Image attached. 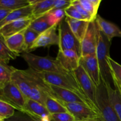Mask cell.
Listing matches in <instances>:
<instances>
[{"mask_svg": "<svg viewBox=\"0 0 121 121\" xmlns=\"http://www.w3.org/2000/svg\"><path fill=\"white\" fill-rule=\"evenodd\" d=\"M11 81L27 99H33L44 105L47 94L41 88L39 78L34 70L30 68L27 70L15 69L12 74Z\"/></svg>", "mask_w": 121, "mask_h": 121, "instance_id": "6da1fadb", "label": "cell"}, {"mask_svg": "<svg viewBox=\"0 0 121 121\" xmlns=\"http://www.w3.org/2000/svg\"><path fill=\"white\" fill-rule=\"evenodd\" d=\"M35 72L47 85L69 90L86 98L82 91L73 72L66 73Z\"/></svg>", "mask_w": 121, "mask_h": 121, "instance_id": "7a4b0ae2", "label": "cell"}, {"mask_svg": "<svg viewBox=\"0 0 121 121\" xmlns=\"http://www.w3.org/2000/svg\"><path fill=\"white\" fill-rule=\"evenodd\" d=\"M21 57L28 65L29 68L35 72L41 73H70L63 69L56 58L39 56L27 52L22 53Z\"/></svg>", "mask_w": 121, "mask_h": 121, "instance_id": "3957f363", "label": "cell"}, {"mask_svg": "<svg viewBox=\"0 0 121 121\" xmlns=\"http://www.w3.org/2000/svg\"><path fill=\"white\" fill-rule=\"evenodd\" d=\"M99 40L96 54L99 63L100 78L105 83H111V82H113V80L108 59L110 57L109 52L111 41L108 39L99 29Z\"/></svg>", "mask_w": 121, "mask_h": 121, "instance_id": "277c9868", "label": "cell"}, {"mask_svg": "<svg viewBox=\"0 0 121 121\" xmlns=\"http://www.w3.org/2000/svg\"><path fill=\"white\" fill-rule=\"evenodd\" d=\"M96 106L102 121H120L110 102L106 84L102 80L96 87Z\"/></svg>", "mask_w": 121, "mask_h": 121, "instance_id": "5b68a950", "label": "cell"}, {"mask_svg": "<svg viewBox=\"0 0 121 121\" xmlns=\"http://www.w3.org/2000/svg\"><path fill=\"white\" fill-rule=\"evenodd\" d=\"M0 99L13 106L18 112L24 113L27 98L12 81L0 89Z\"/></svg>", "mask_w": 121, "mask_h": 121, "instance_id": "8992f818", "label": "cell"}, {"mask_svg": "<svg viewBox=\"0 0 121 121\" xmlns=\"http://www.w3.org/2000/svg\"><path fill=\"white\" fill-rule=\"evenodd\" d=\"M73 73L85 96L88 99L93 108L99 113L97 108L96 101L97 87L95 85L93 82L80 65L73 72Z\"/></svg>", "mask_w": 121, "mask_h": 121, "instance_id": "52a82bcc", "label": "cell"}, {"mask_svg": "<svg viewBox=\"0 0 121 121\" xmlns=\"http://www.w3.org/2000/svg\"><path fill=\"white\" fill-rule=\"evenodd\" d=\"M58 32L59 35V50H71L75 51L80 56V43L73 34L65 19L59 24Z\"/></svg>", "mask_w": 121, "mask_h": 121, "instance_id": "ba28073f", "label": "cell"}, {"mask_svg": "<svg viewBox=\"0 0 121 121\" xmlns=\"http://www.w3.org/2000/svg\"><path fill=\"white\" fill-rule=\"evenodd\" d=\"M61 104L65 106L67 112L73 116L76 121H86L101 118L99 112L86 104L66 102H63Z\"/></svg>", "mask_w": 121, "mask_h": 121, "instance_id": "9c48e42d", "label": "cell"}, {"mask_svg": "<svg viewBox=\"0 0 121 121\" xmlns=\"http://www.w3.org/2000/svg\"><path fill=\"white\" fill-rule=\"evenodd\" d=\"M99 28L95 20L90 22L85 37L80 43V57L95 54L99 40Z\"/></svg>", "mask_w": 121, "mask_h": 121, "instance_id": "30bf717a", "label": "cell"}, {"mask_svg": "<svg viewBox=\"0 0 121 121\" xmlns=\"http://www.w3.org/2000/svg\"><path fill=\"white\" fill-rule=\"evenodd\" d=\"M80 65L91 78L95 85L98 87L100 83V73L96 54L80 57Z\"/></svg>", "mask_w": 121, "mask_h": 121, "instance_id": "8fae6325", "label": "cell"}, {"mask_svg": "<svg viewBox=\"0 0 121 121\" xmlns=\"http://www.w3.org/2000/svg\"><path fill=\"white\" fill-rule=\"evenodd\" d=\"M80 56L75 51L59 50L56 60L60 66L67 72H73L80 66Z\"/></svg>", "mask_w": 121, "mask_h": 121, "instance_id": "7c38bea8", "label": "cell"}, {"mask_svg": "<svg viewBox=\"0 0 121 121\" xmlns=\"http://www.w3.org/2000/svg\"><path fill=\"white\" fill-rule=\"evenodd\" d=\"M57 26H53L41 33L34 42L31 52L40 47H48L53 45H59V32L57 31Z\"/></svg>", "mask_w": 121, "mask_h": 121, "instance_id": "4fadbf2b", "label": "cell"}, {"mask_svg": "<svg viewBox=\"0 0 121 121\" xmlns=\"http://www.w3.org/2000/svg\"><path fill=\"white\" fill-rule=\"evenodd\" d=\"M32 17L19 19L5 25L0 28V34L5 38L24 31L33 21Z\"/></svg>", "mask_w": 121, "mask_h": 121, "instance_id": "5bb4252c", "label": "cell"}, {"mask_svg": "<svg viewBox=\"0 0 121 121\" xmlns=\"http://www.w3.org/2000/svg\"><path fill=\"white\" fill-rule=\"evenodd\" d=\"M95 21L99 29L110 41L115 37L121 38V30L113 22L107 21L99 15L96 17Z\"/></svg>", "mask_w": 121, "mask_h": 121, "instance_id": "9a60e30c", "label": "cell"}, {"mask_svg": "<svg viewBox=\"0 0 121 121\" xmlns=\"http://www.w3.org/2000/svg\"><path fill=\"white\" fill-rule=\"evenodd\" d=\"M55 0H34L30 1L32 5V17L33 20L46 15L52 11Z\"/></svg>", "mask_w": 121, "mask_h": 121, "instance_id": "2e32d148", "label": "cell"}, {"mask_svg": "<svg viewBox=\"0 0 121 121\" xmlns=\"http://www.w3.org/2000/svg\"><path fill=\"white\" fill-rule=\"evenodd\" d=\"M65 20L76 38L79 40V42L81 43L87 31L90 22L72 19L67 17H65Z\"/></svg>", "mask_w": 121, "mask_h": 121, "instance_id": "e0dca14e", "label": "cell"}, {"mask_svg": "<svg viewBox=\"0 0 121 121\" xmlns=\"http://www.w3.org/2000/svg\"><path fill=\"white\" fill-rule=\"evenodd\" d=\"M32 10H33V7H32L31 5L30 4L27 7L13 11L0 23V28H1L5 25L13 22V21H15V20L21 18H25L32 17Z\"/></svg>", "mask_w": 121, "mask_h": 121, "instance_id": "ac0fdd59", "label": "cell"}, {"mask_svg": "<svg viewBox=\"0 0 121 121\" xmlns=\"http://www.w3.org/2000/svg\"><path fill=\"white\" fill-rule=\"evenodd\" d=\"M24 31L14 34L5 39L6 44L9 49L18 55H20V53H24Z\"/></svg>", "mask_w": 121, "mask_h": 121, "instance_id": "d6986e66", "label": "cell"}, {"mask_svg": "<svg viewBox=\"0 0 121 121\" xmlns=\"http://www.w3.org/2000/svg\"><path fill=\"white\" fill-rule=\"evenodd\" d=\"M106 86L111 105L119 121H121V93L118 89L115 87L113 89L111 83L106 84Z\"/></svg>", "mask_w": 121, "mask_h": 121, "instance_id": "ffe728a7", "label": "cell"}, {"mask_svg": "<svg viewBox=\"0 0 121 121\" xmlns=\"http://www.w3.org/2000/svg\"><path fill=\"white\" fill-rule=\"evenodd\" d=\"M44 105L50 115L67 112L65 106L58 100L47 95L44 99Z\"/></svg>", "mask_w": 121, "mask_h": 121, "instance_id": "44dd1931", "label": "cell"}, {"mask_svg": "<svg viewBox=\"0 0 121 121\" xmlns=\"http://www.w3.org/2000/svg\"><path fill=\"white\" fill-rule=\"evenodd\" d=\"M15 68L0 60V89L11 81V77Z\"/></svg>", "mask_w": 121, "mask_h": 121, "instance_id": "7402d4cb", "label": "cell"}, {"mask_svg": "<svg viewBox=\"0 0 121 121\" xmlns=\"http://www.w3.org/2000/svg\"><path fill=\"white\" fill-rule=\"evenodd\" d=\"M18 56L9 49L6 44L5 39L0 34V60L8 64L10 60L15 59Z\"/></svg>", "mask_w": 121, "mask_h": 121, "instance_id": "603a6c76", "label": "cell"}, {"mask_svg": "<svg viewBox=\"0 0 121 121\" xmlns=\"http://www.w3.org/2000/svg\"><path fill=\"white\" fill-rule=\"evenodd\" d=\"M79 3L82 8L88 13L94 20H96L98 16V11L99 9L101 0H78Z\"/></svg>", "mask_w": 121, "mask_h": 121, "instance_id": "cb8c5ba5", "label": "cell"}, {"mask_svg": "<svg viewBox=\"0 0 121 121\" xmlns=\"http://www.w3.org/2000/svg\"><path fill=\"white\" fill-rule=\"evenodd\" d=\"M51 27H52L48 22L47 14H46L38 18L33 20L28 28L33 30L39 34H41Z\"/></svg>", "mask_w": 121, "mask_h": 121, "instance_id": "d4e9b609", "label": "cell"}, {"mask_svg": "<svg viewBox=\"0 0 121 121\" xmlns=\"http://www.w3.org/2000/svg\"><path fill=\"white\" fill-rule=\"evenodd\" d=\"M29 5L28 0H0V9L15 10Z\"/></svg>", "mask_w": 121, "mask_h": 121, "instance_id": "484cf974", "label": "cell"}, {"mask_svg": "<svg viewBox=\"0 0 121 121\" xmlns=\"http://www.w3.org/2000/svg\"><path fill=\"white\" fill-rule=\"evenodd\" d=\"M40 34L30 28H27L25 30L24 35V53H30L31 47H33L34 42Z\"/></svg>", "mask_w": 121, "mask_h": 121, "instance_id": "4316f807", "label": "cell"}, {"mask_svg": "<svg viewBox=\"0 0 121 121\" xmlns=\"http://www.w3.org/2000/svg\"><path fill=\"white\" fill-rule=\"evenodd\" d=\"M15 110L13 106L0 99V119L2 121L11 118L15 114Z\"/></svg>", "mask_w": 121, "mask_h": 121, "instance_id": "83f0119b", "label": "cell"}, {"mask_svg": "<svg viewBox=\"0 0 121 121\" xmlns=\"http://www.w3.org/2000/svg\"><path fill=\"white\" fill-rule=\"evenodd\" d=\"M65 16V9L53 10L47 14L48 22L52 27L59 25L62 20H64Z\"/></svg>", "mask_w": 121, "mask_h": 121, "instance_id": "f1b7e54d", "label": "cell"}, {"mask_svg": "<svg viewBox=\"0 0 121 121\" xmlns=\"http://www.w3.org/2000/svg\"><path fill=\"white\" fill-rule=\"evenodd\" d=\"M65 12L66 17H69L72 19H75V20L87 21V20L79 13V11L76 8V7L73 5L71 4L69 7L66 8L65 9Z\"/></svg>", "mask_w": 121, "mask_h": 121, "instance_id": "f546056e", "label": "cell"}, {"mask_svg": "<svg viewBox=\"0 0 121 121\" xmlns=\"http://www.w3.org/2000/svg\"><path fill=\"white\" fill-rule=\"evenodd\" d=\"M108 61L112 72V76H113L121 82V65L113 60L111 57L109 58Z\"/></svg>", "mask_w": 121, "mask_h": 121, "instance_id": "4dcf8cb0", "label": "cell"}, {"mask_svg": "<svg viewBox=\"0 0 121 121\" xmlns=\"http://www.w3.org/2000/svg\"><path fill=\"white\" fill-rule=\"evenodd\" d=\"M51 119L52 121H76L68 112L51 115Z\"/></svg>", "mask_w": 121, "mask_h": 121, "instance_id": "1f68e13d", "label": "cell"}, {"mask_svg": "<svg viewBox=\"0 0 121 121\" xmlns=\"http://www.w3.org/2000/svg\"><path fill=\"white\" fill-rule=\"evenodd\" d=\"M4 121H37L22 112H15V114L9 119Z\"/></svg>", "mask_w": 121, "mask_h": 121, "instance_id": "d6a6232c", "label": "cell"}, {"mask_svg": "<svg viewBox=\"0 0 121 121\" xmlns=\"http://www.w3.org/2000/svg\"><path fill=\"white\" fill-rule=\"evenodd\" d=\"M72 4L73 5L76 7V9L79 11V13H80V14L87 20V21L91 22V21H93L95 20L93 18V17H92L88 13H87V12L82 8V7L80 5V4L79 3L78 0H72Z\"/></svg>", "mask_w": 121, "mask_h": 121, "instance_id": "836d02e7", "label": "cell"}, {"mask_svg": "<svg viewBox=\"0 0 121 121\" xmlns=\"http://www.w3.org/2000/svg\"><path fill=\"white\" fill-rule=\"evenodd\" d=\"M72 0H55L52 11L56 9H65L72 4Z\"/></svg>", "mask_w": 121, "mask_h": 121, "instance_id": "e575fe53", "label": "cell"}, {"mask_svg": "<svg viewBox=\"0 0 121 121\" xmlns=\"http://www.w3.org/2000/svg\"><path fill=\"white\" fill-rule=\"evenodd\" d=\"M13 11L11 9H0V23L11 13Z\"/></svg>", "mask_w": 121, "mask_h": 121, "instance_id": "d590c367", "label": "cell"}, {"mask_svg": "<svg viewBox=\"0 0 121 121\" xmlns=\"http://www.w3.org/2000/svg\"><path fill=\"white\" fill-rule=\"evenodd\" d=\"M112 76V80H113V83L114 85V86L115 88L118 89V91L120 92L121 93V82L119 81L118 79L116 78H115L113 76Z\"/></svg>", "mask_w": 121, "mask_h": 121, "instance_id": "8d00e7d4", "label": "cell"}, {"mask_svg": "<svg viewBox=\"0 0 121 121\" xmlns=\"http://www.w3.org/2000/svg\"><path fill=\"white\" fill-rule=\"evenodd\" d=\"M86 121H102L101 118H98V119H90V120H87Z\"/></svg>", "mask_w": 121, "mask_h": 121, "instance_id": "74e56055", "label": "cell"}, {"mask_svg": "<svg viewBox=\"0 0 121 121\" xmlns=\"http://www.w3.org/2000/svg\"><path fill=\"white\" fill-rule=\"evenodd\" d=\"M0 121H2V120H1V119H0Z\"/></svg>", "mask_w": 121, "mask_h": 121, "instance_id": "f35d334b", "label": "cell"}]
</instances>
